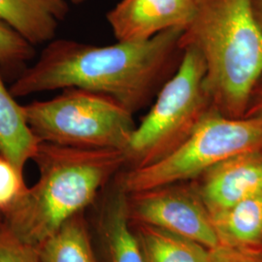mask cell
Here are the masks:
<instances>
[{
    "instance_id": "obj_1",
    "label": "cell",
    "mask_w": 262,
    "mask_h": 262,
    "mask_svg": "<svg viewBox=\"0 0 262 262\" xmlns=\"http://www.w3.org/2000/svg\"><path fill=\"white\" fill-rule=\"evenodd\" d=\"M183 31L170 29L147 41H117L109 46L51 41L37 61L15 79L10 93L16 98L79 88L110 96L135 114L177 70L184 54Z\"/></svg>"
},
{
    "instance_id": "obj_2",
    "label": "cell",
    "mask_w": 262,
    "mask_h": 262,
    "mask_svg": "<svg viewBox=\"0 0 262 262\" xmlns=\"http://www.w3.org/2000/svg\"><path fill=\"white\" fill-rule=\"evenodd\" d=\"M32 160L39 179L2 225L23 243L37 248L94 200L126 162L122 150L80 149L40 142Z\"/></svg>"
},
{
    "instance_id": "obj_3",
    "label": "cell",
    "mask_w": 262,
    "mask_h": 262,
    "mask_svg": "<svg viewBox=\"0 0 262 262\" xmlns=\"http://www.w3.org/2000/svg\"><path fill=\"white\" fill-rule=\"evenodd\" d=\"M181 45L195 49L203 58L205 85L215 110L243 118L262 77V30L252 0H195Z\"/></svg>"
},
{
    "instance_id": "obj_4",
    "label": "cell",
    "mask_w": 262,
    "mask_h": 262,
    "mask_svg": "<svg viewBox=\"0 0 262 262\" xmlns=\"http://www.w3.org/2000/svg\"><path fill=\"white\" fill-rule=\"evenodd\" d=\"M255 151H262V116L233 119L214 109L183 144L155 162L129 169L119 186L135 194L184 183L227 159Z\"/></svg>"
},
{
    "instance_id": "obj_5",
    "label": "cell",
    "mask_w": 262,
    "mask_h": 262,
    "mask_svg": "<svg viewBox=\"0 0 262 262\" xmlns=\"http://www.w3.org/2000/svg\"><path fill=\"white\" fill-rule=\"evenodd\" d=\"M205 75L200 54L193 48L184 49L177 70L160 89L123 150L126 162L133 164L131 168L148 165L175 150L215 109Z\"/></svg>"
},
{
    "instance_id": "obj_6",
    "label": "cell",
    "mask_w": 262,
    "mask_h": 262,
    "mask_svg": "<svg viewBox=\"0 0 262 262\" xmlns=\"http://www.w3.org/2000/svg\"><path fill=\"white\" fill-rule=\"evenodd\" d=\"M40 142L80 149L125 150L136 127L133 115L105 94L67 88L55 98L24 106Z\"/></svg>"
},
{
    "instance_id": "obj_7",
    "label": "cell",
    "mask_w": 262,
    "mask_h": 262,
    "mask_svg": "<svg viewBox=\"0 0 262 262\" xmlns=\"http://www.w3.org/2000/svg\"><path fill=\"white\" fill-rule=\"evenodd\" d=\"M135 214L146 225L212 250L220 246L212 216L201 198L176 184L132 194Z\"/></svg>"
},
{
    "instance_id": "obj_8",
    "label": "cell",
    "mask_w": 262,
    "mask_h": 262,
    "mask_svg": "<svg viewBox=\"0 0 262 262\" xmlns=\"http://www.w3.org/2000/svg\"><path fill=\"white\" fill-rule=\"evenodd\" d=\"M195 0H121L107 14L117 41L143 42L190 21Z\"/></svg>"
},
{
    "instance_id": "obj_9",
    "label": "cell",
    "mask_w": 262,
    "mask_h": 262,
    "mask_svg": "<svg viewBox=\"0 0 262 262\" xmlns=\"http://www.w3.org/2000/svg\"><path fill=\"white\" fill-rule=\"evenodd\" d=\"M199 196L210 215L262 193V151L227 159L202 176Z\"/></svg>"
},
{
    "instance_id": "obj_10",
    "label": "cell",
    "mask_w": 262,
    "mask_h": 262,
    "mask_svg": "<svg viewBox=\"0 0 262 262\" xmlns=\"http://www.w3.org/2000/svg\"><path fill=\"white\" fill-rule=\"evenodd\" d=\"M68 12L67 0H0V19L33 46L53 41Z\"/></svg>"
},
{
    "instance_id": "obj_11",
    "label": "cell",
    "mask_w": 262,
    "mask_h": 262,
    "mask_svg": "<svg viewBox=\"0 0 262 262\" xmlns=\"http://www.w3.org/2000/svg\"><path fill=\"white\" fill-rule=\"evenodd\" d=\"M211 216L220 245L262 256V193Z\"/></svg>"
},
{
    "instance_id": "obj_12",
    "label": "cell",
    "mask_w": 262,
    "mask_h": 262,
    "mask_svg": "<svg viewBox=\"0 0 262 262\" xmlns=\"http://www.w3.org/2000/svg\"><path fill=\"white\" fill-rule=\"evenodd\" d=\"M125 192L118 186L104 205L99 234L105 262H147L138 236L129 225Z\"/></svg>"
},
{
    "instance_id": "obj_13",
    "label": "cell",
    "mask_w": 262,
    "mask_h": 262,
    "mask_svg": "<svg viewBox=\"0 0 262 262\" xmlns=\"http://www.w3.org/2000/svg\"><path fill=\"white\" fill-rule=\"evenodd\" d=\"M40 141L28 126L24 106L10 93L0 72V156L24 172L29 159H33Z\"/></svg>"
},
{
    "instance_id": "obj_14",
    "label": "cell",
    "mask_w": 262,
    "mask_h": 262,
    "mask_svg": "<svg viewBox=\"0 0 262 262\" xmlns=\"http://www.w3.org/2000/svg\"><path fill=\"white\" fill-rule=\"evenodd\" d=\"M39 262H98L84 221L75 215L36 248Z\"/></svg>"
},
{
    "instance_id": "obj_15",
    "label": "cell",
    "mask_w": 262,
    "mask_h": 262,
    "mask_svg": "<svg viewBox=\"0 0 262 262\" xmlns=\"http://www.w3.org/2000/svg\"><path fill=\"white\" fill-rule=\"evenodd\" d=\"M138 235L147 262H211L210 250L194 241L144 225Z\"/></svg>"
},
{
    "instance_id": "obj_16",
    "label": "cell",
    "mask_w": 262,
    "mask_h": 262,
    "mask_svg": "<svg viewBox=\"0 0 262 262\" xmlns=\"http://www.w3.org/2000/svg\"><path fill=\"white\" fill-rule=\"evenodd\" d=\"M35 56V49L0 19V69L10 77H19ZM15 78V79H16Z\"/></svg>"
},
{
    "instance_id": "obj_17",
    "label": "cell",
    "mask_w": 262,
    "mask_h": 262,
    "mask_svg": "<svg viewBox=\"0 0 262 262\" xmlns=\"http://www.w3.org/2000/svg\"><path fill=\"white\" fill-rule=\"evenodd\" d=\"M28 187L24 172L17 168L9 159L0 156V215L7 214L25 195Z\"/></svg>"
},
{
    "instance_id": "obj_18",
    "label": "cell",
    "mask_w": 262,
    "mask_h": 262,
    "mask_svg": "<svg viewBox=\"0 0 262 262\" xmlns=\"http://www.w3.org/2000/svg\"><path fill=\"white\" fill-rule=\"evenodd\" d=\"M0 262H39L37 250L23 243L0 225Z\"/></svg>"
},
{
    "instance_id": "obj_19",
    "label": "cell",
    "mask_w": 262,
    "mask_h": 262,
    "mask_svg": "<svg viewBox=\"0 0 262 262\" xmlns=\"http://www.w3.org/2000/svg\"><path fill=\"white\" fill-rule=\"evenodd\" d=\"M211 262H262V256L239 252L220 245L210 250Z\"/></svg>"
},
{
    "instance_id": "obj_20",
    "label": "cell",
    "mask_w": 262,
    "mask_h": 262,
    "mask_svg": "<svg viewBox=\"0 0 262 262\" xmlns=\"http://www.w3.org/2000/svg\"><path fill=\"white\" fill-rule=\"evenodd\" d=\"M259 116H262V77L253 89L243 118Z\"/></svg>"
},
{
    "instance_id": "obj_21",
    "label": "cell",
    "mask_w": 262,
    "mask_h": 262,
    "mask_svg": "<svg viewBox=\"0 0 262 262\" xmlns=\"http://www.w3.org/2000/svg\"><path fill=\"white\" fill-rule=\"evenodd\" d=\"M252 5L254 17L262 30V0H252Z\"/></svg>"
},
{
    "instance_id": "obj_22",
    "label": "cell",
    "mask_w": 262,
    "mask_h": 262,
    "mask_svg": "<svg viewBox=\"0 0 262 262\" xmlns=\"http://www.w3.org/2000/svg\"><path fill=\"white\" fill-rule=\"evenodd\" d=\"M71 3L76 4V5H79V4H82L84 2V0H69Z\"/></svg>"
},
{
    "instance_id": "obj_23",
    "label": "cell",
    "mask_w": 262,
    "mask_h": 262,
    "mask_svg": "<svg viewBox=\"0 0 262 262\" xmlns=\"http://www.w3.org/2000/svg\"><path fill=\"white\" fill-rule=\"evenodd\" d=\"M2 225V217H1V215H0V225Z\"/></svg>"
}]
</instances>
